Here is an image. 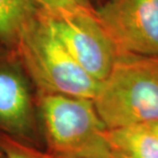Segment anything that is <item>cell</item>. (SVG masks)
Instances as JSON below:
<instances>
[{
  "label": "cell",
  "instance_id": "obj_7",
  "mask_svg": "<svg viewBox=\"0 0 158 158\" xmlns=\"http://www.w3.org/2000/svg\"><path fill=\"white\" fill-rule=\"evenodd\" d=\"M112 158H158V135L149 123L108 128Z\"/></svg>",
  "mask_w": 158,
  "mask_h": 158
},
{
  "label": "cell",
  "instance_id": "obj_11",
  "mask_svg": "<svg viewBox=\"0 0 158 158\" xmlns=\"http://www.w3.org/2000/svg\"><path fill=\"white\" fill-rule=\"evenodd\" d=\"M151 125V127L153 128V131L156 132V135H158V122H152V123H149Z\"/></svg>",
  "mask_w": 158,
  "mask_h": 158
},
{
  "label": "cell",
  "instance_id": "obj_1",
  "mask_svg": "<svg viewBox=\"0 0 158 158\" xmlns=\"http://www.w3.org/2000/svg\"><path fill=\"white\" fill-rule=\"evenodd\" d=\"M14 49L36 94H62L93 100L96 97L101 82L79 66L46 15L39 9L22 29Z\"/></svg>",
  "mask_w": 158,
  "mask_h": 158
},
{
  "label": "cell",
  "instance_id": "obj_2",
  "mask_svg": "<svg viewBox=\"0 0 158 158\" xmlns=\"http://www.w3.org/2000/svg\"><path fill=\"white\" fill-rule=\"evenodd\" d=\"M44 149L58 158H112L107 131L93 99L37 94Z\"/></svg>",
  "mask_w": 158,
  "mask_h": 158
},
{
  "label": "cell",
  "instance_id": "obj_10",
  "mask_svg": "<svg viewBox=\"0 0 158 158\" xmlns=\"http://www.w3.org/2000/svg\"><path fill=\"white\" fill-rule=\"evenodd\" d=\"M39 10L48 15L94 9L89 0H32Z\"/></svg>",
  "mask_w": 158,
  "mask_h": 158
},
{
  "label": "cell",
  "instance_id": "obj_12",
  "mask_svg": "<svg viewBox=\"0 0 158 158\" xmlns=\"http://www.w3.org/2000/svg\"><path fill=\"white\" fill-rule=\"evenodd\" d=\"M0 158H3V156H2V152L0 151Z\"/></svg>",
  "mask_w": 158,
  "mask_h": 158
},
{
  "label": "cell",
  "instance_id": "obj_6",
  "mask_svg": "<svg viewBox=\"0 0 158 158\" xmlns=\"http://www.w3.org/2000/svg\"><path fill=\"white\" fill-rule=\"evenodd\" d=\"M96 14L119 53L158 56V0H107Z\"/></svg>",
  "mask_w": 158,
  "mask_h": 158
},
{
  "label": "cell",
  "instance_id": "obj_8",
  "mask_svg": "<svg viewBox=\"0 0 158 158\" xmlns=\"http://www.w3.org/2000/svg\"><path fill=\"white\" fill-rule=\"evenodd\" d=\"M37 11L32 0H0V43L15 48L22 29Z\"/></svg>",
  "mask_w": 158,
  "mask_h": 158
},
{
  "label": "cell",
  "instance_id": "obj_5",
  "mask_svg": "<svg viewBox=\"0 0 158 158\" xmlns=\"http://www.w3.org/2000/svg\"><path fill=\"white\" fill-rule=\"evenodd\" d=\"M45 15L60 40L79 66L102 82L111 72L119 52L97 17L96 9Z\"/></svg>",
  "mask_w": 158,
  "mask_h": 158
},
{
  "label": "cell",
  "instance_id": "obj_3",
  "mask_svg": "<svg viewBox=\"0 0 158 158\" xmlns=\"http://www.w3.org/2000/svg\"><path fill=\"white\" fill-rule=\"evenodd\" d=\"M94 103L108 128L158 122V56L119 53Z\"/></svg>",
  "mask_w": 158,
  "mask_h": 158
},
{
  "label": "cell",
  "instance_id": "obj_4",
  "mask_svg": "<svg viewBox=\"0 0 158 158\" xmlns=\"http://www.w3.org/2000/svg\"><path fill=\"white\" fill-rule=\"evenodd\" d=\"M0 134L44 149L36 89L17 52L1 43Z\"/></svg>",
  "mask_w": 158,
  "mask_h": 158
},
{
  "label": "cell",
  "instance_id": "obj_9",
  "mask_svg": "<svg viewBox=\"0 0 158 158\" xmlns=\"http://www.w3.org/2000/svg\"><path fill=\"white\" fill-rule=\"evenodd\" d=\"M0 151L3 158H58L45 149L30 146L0 134Z\"/></svg>",
  "mask_w": 158,
  "mask_h": 158
}]
</instances>
